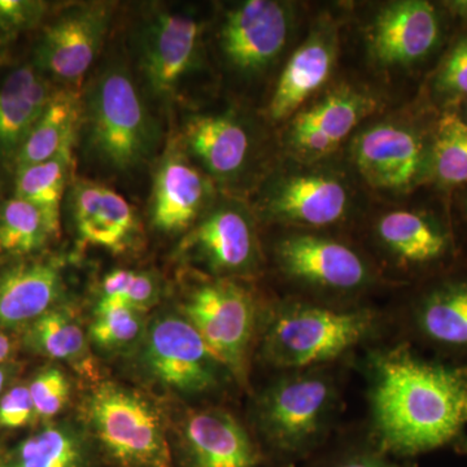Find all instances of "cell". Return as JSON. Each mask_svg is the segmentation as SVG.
<instances>
[{"label": "cell", "mask_w": 467, "mask_h": 467, "mask_svg": "<svg viewBox=\"0 0 467 467\" xmlns=\"http://www.w3.org/2000/svg\"><path fill=\"white\" fill-rule=\"evenodd\" d=\"M182 142L189 155L221 180L238 174L251 150L247 129L229 113L192 117L184 126Z\"/></svg>", "instance_id": "cell-25"}, {"label": "cell", "mask_w": 467, "mask_h": 467, "mask_svg": "<svg viewBox=\"0 0 467 467\" xmlns=\"http://www.w3.org/2000/svg\"><path fill=\"white\" fill-rule=\"evenodd\" d=\"M69 204L81 244L116 254L133 250L137 244L140 218L133 205L115 190L92 181H76Z\"/></svg>", "instance_id": "cell-13"}, {"label": "cell", "mask_w": 467, "mask_h": 467, "mask_svg": "<svg viewBox=\"0 0 467 467\" xmlns=\"http://www.w3.org/2000/svg\"><path fill=\"white\" fill-rule=\"evenodd\" d=\"M182 312L214 358L243 382L256 319L251 295L232 281L214 279L190 292Z\"/></svg>", "instance_id": "cell-6"}, {"label": "cell", "mask_w": 467, "mask_h": 467, "mask_svg": "<svg viewBox=\"0 0 467 467\" xmlns=\"http://www.w3.org/2000/svg\"><path fill=\"white\" fill-rule=\"evenodd\" d=\"M466 110H467V106H466Z\"/></svg>", "instance_id": "cell-41"}, {"label": "cell", "mask_w": 467, "mask_h": 467, "mask_svg": "<svg viewBox=\"0 0 467 467\" xmlns=\"http://www.w3.org/2000/svg\"><path fill=\"white\" fill-rule=\"evenodd\" d=\"M436 88L445 97L467 99V38L457 43L441 64Z\"/></svg>", "instance_id": "cell-37"}, {"label": "cell", "mask_w": 467, "mask_h": 467, "mask_svg": "<svg viewBox=\"0 0 467 467\" xmlns=\"http://www.w3.org/2000/svg\"><path fill=\"white\" fill-rule=\"evenodd\" d=\"M143 330V312L121 301L100 299L88 334L98 347L113 350L133 346Z\"/></svg>", "instance_id": "cell-32"}, {"label": "cell", "mask_w": 467, "mask_h": 467, "mask_svg": "<svg viewBox=\"0 0 467 467\" xmlns=\"http://www.w3.org/2000/svg\"><path fill=\"white\" fill-rule=\"evenodd\" d=\"M85 119L92 152L107 167L133 171L152 156L160 131L133 77L112 66L88 88Z\"/></svg>", "instance_id": "cell-2"}, {"label": "cell", "mask_w": 467, "mask_h": 467, "mask_svg": "<svg viewBox=\"0 0 467 467\" xmlns=\"http://www.w3.org/2000/svg\"><path fill=\"white\" fill-rule=\"evenodd\" d=\"M373 313L294 306L279 310L267 325L263 355L269 364L304 370L334 361L367 339Z\"/></svg>", "instance_id": "cell-3"}, {"label": "cell", "mask_w": 467, "mask_h": 467, "mask_svg": "<svg viewBox=\"0 0 467 467\" xmlns=\"http://www.w3.org/2000/svg\"><path fill=\"white\" fill-rule=\"evenodd\" d=\"M143 359L150 376L162 386L186 395L216 387L220 368H225L195 327L178 316H164L150 326Z\"/></svg>", "instance_id": "cell-7"}, {"label": "cell", "mask_w": 467, "mask_h": 467, "mask_svg": "<svg viewBox=\"0 0 467 467\" xmlns=\"http://www.w3.org/2000/svg\"><path fill=\"white\" fill-rule=\"evenodd\" d=\"M192 467H254L257 454L244 427L226 411L204 409L190 414L182 429Z\"/></svg>", "instance_id": "cell-22"}, {"label": "cell", "mask_w": 467, "mask_h": 467, "mask_svg": "<svg viewBox=\"0 0 467 467\" xmlns=\"http://www.w3.org/2000/svg\"><path fill=\"white\" fill-rule=\"evenodd\" d=\"M86 420L104 450L124 467H171L158 411L131 389L98 386L85 405Z\"/></svg>", "instance_id": "cell-4"}, {"label": "cell", "mask_w": 467, "mask_h": 467, "mask_svg": "<svg viewBox=\"0 0 467 467\" xmlns=\"http://www.w3.org/2000/svg\"><path fill=\"white\" fill-rule=\"evenodd\" d=\"M337 57L335 27L321 23L285 64L267 109L270 119L282 121L294 115L301 104L327 81Z\"/></svg>", "instance_id": "cell-20"}, {"label": "cell", "mask_w": 467, "mask_h": 467, "mask_svg": "<svg viewBox=\"0 0 467 467\" xmlns=\"http://www.w3.org/2000/svg\"><path fill=\"white\" fill-rule=\"evenodd\" d=\"M411 324L448 362L467 365V275H448L426 288L414 304Z\"/></svg>", "instance_id": "cell-17"}, {"label": "cell", "mask_w": 467, "mask_h": 467, "mask_svg": "<svg viewBox=\"0 0 467 467\" xmlns=\"http://www.w3.org/2000/svg\"><path fill=\"white\" fill-rule=\"evenodd\" d=\"M377 235L383 247L404 265L431 269L453 259L450 233L432 218L417 212L384 214L378 223Z\"/></svg>", "instance_id": "cell-24"}, {"label": "cell", "mask_w": 467, "mask_h": 467, "mask_svg": "<svg viewBox=\"0 0 467 467\" xmlns=\"http://www.w3.org/2000/svg\"><path fill=\"white\" fill-rule=\"evenodd\" d=\"M290 30L285 3L248 0L226 15L220 42L230 66L244 75L260 72L284 50Z\"/></svg>", "instance_id": "cell-10"}, {"label": "cell", "mask_w": 467, "mask_h": 467, "mask_svg": "<svg viewBox=\"0 0 467 467\" xmlns=\"http://www.w3.org/2000/svg\"><path fill=\"white\" fill-rule=\"evenodd\" d=\"M63 290L57 263L26 261L0 273V331L27 327L55 308Z\"/></svg>", "instance_id": "cell-21"}, {"label": "cell", "mask_w": 467, "mask_h": 467, "mask_svg": "<svg viewBox=\"0 0 467 467\" xmlns=\"http://www.w3.org/2000/svg\"><path fill=\"white\" fill-rule=\"evenodd\" d=\"M333 380L315 370H299L281 378L264 392L259 420L276 450L300 453L316 442L333 410Z\"/></svg>", "instance_id": "cell-5"}, {"label": "cell", "mask_w": 467, "mask_h": 467, "mask_svg": "<svg viewBox=\"0 0 467 467\" xmlns=\"http://www.w3.org/2000/svg\"><path fill=\"white\" fill-rule=\"evenodd\" d=\"M376 109L377 101L370 95L340 88L295 116L288 130V146L297 158L309 161L324 158Z\"/></svg>", "instance_id": "cell-14"}, {"label": "cell", "mask_w": 467, "mask_h": 467, "mask_svg": "<svg viewBox=\"0 0 467 467\" xmlns=\"http://www.w3.org/2000/svg\"><path fill=\"white\" fill-rule=\"evenodd\" d=\"M370 411L380 450L418 456L460 442L467 427V365L386 350L371 365Z\"/></svg>", "instance_id": "cell-1"}, {"label": "cell", "mask_w": 467, "mask_h": 467, "mask_svg": "<svg viewBox=\"0 0 467 467\" xmlns=\"http://www.w3.org/2000/svg\"><path fill=\"white\" fill-rule=\"evenodd\" d=\"M24 343L36 355L67 362L81 373L92 371L84 331L67 309L55 306L27 326Z\"/></svg>", "instance_id": "cell-27"}, {"label": "cell", "mask_w": 467, "mask_h": 467, "mask_svg": "<svg viewBox=\"0 0 467 467\" xmlns=\"http://www.w3.org/2000/svg\"><path fill=\"white\" fill-rule=\"evenodd\" d=\"M16 350V343L12 339L11 335L0 331V365L5 364Z\"/></svg>", "instance_id": "cell-40"}, {"label": "cell", "mask_w": 467, "mask_h": 467, "mask_svg": "<svg viewBox=\"0 0 467 467\" xmlns=\"http://www.w3.org/2000/svg\"><path fill=\"white\" fill-rule=\"evenodd\" d=\"M160 284L155 275L135 270H113L101 282L100 299L121 301L146 312L158 303Z\"/></svg>", "instance_id": "cell-33"}, {"label": "cell", "mask_w": 467, "mask_h": 467, "mask_svg": "<svg viewBox=\"0 0 467 467\" xmlns=\"http://www.w3.org/2000/svg\"><path fill=\"white\" fill-rule=\"evenodd\" d=\"M348 205V192L342 181L328 174H297L272 187L264 201V212L279 223L324 227L342 220Z\"/></svg>", "instance_id": "cell-19"}, {"label": "cell", "mask_w": 467, "mask_h": 467, "mask_svg": "<svg viewBox=\"0 0 467 467\" xmlns=\"http://www.w3.org/2000/svg\"><path fill=\"white\" fill-rule=\"evenodd\" d=\"M353 156L371 187L405 192L420 182L430 156L422 140L405 126L379 124L358 135Z\"/></svg>", "instance_id": "cell-11"}, {"label": "cell", "mask_w": 467, "mask_h": 467, "mask_svg": "<svg viewBox=\"0 0 467 467\" xmlns=\"http://www.w3.org/2000/svg\"><path fill=\"white\" fill-rule=\"evenodd\" d=\"M82 117L78 92L57 90L15 159V169L38 164L75 146Z\"/></svg>", "instance_id": "cell-26"}, {"label": "cell", "mask_w": 467, "mask_h": 467, "mask_svg": "<svg viewBox=\"0 0 467 467\" xmlns=\"http://www.w3.org/2000/svg\"><path fill=\"white\" fill-rule=\"evenodd\" d=\"M110 18L112 5L109 3H84L67 8L43 29L34 66L46 76L78 84L99 55Z\"/></svg>", "instance_id": "cell-8"}, {"label": "cell", "mask_w": 467, "mask_h": 467, "mask_svg": "<svg viewBox=\"0 0 467 467\" xmlns=\"http://www.w3.org/2000/svg\"><path fill=\"white\" fill-rule=\"evenodd\" d=\"M439 36L435 8L420 0H402L378 12L368 32V47L383 66H409L434 50Z\"/></svg>", "instance_id": "cell-15"}, {"label": "cell", "mask_w": 467, "mask_h": 467, "mask_svg": "<svg viewBox=\"0 0 467 467\" xmlns=\"http://www.w3.org/2000/svg\"><path fill=\"white\" fill-rule=\"evenodd\" d=\"M58 230L41 209L14 196L0 205V254L26 256L42 250Z\"/></svg>", "instance_id": "cell-29"}, {"label": "cell", "mask_w": 467, "mask_h": 467, "mask_svg": "<svg viewBox=\"0 0 467 467\" xmlns=\"http://www.w3.org/2000/svg\"><path fill=\"white\" fill-rule=\"evenodd\" d=\"M84 454L77 436L63 426H46L20 442L0 467H82Z\"/></svg>", "instance_id": "cell-30"}, {"label": "cell", "mask_w": 467, "mask_h": 467, "mask_svg": "<svg viewBox=\"0 0 467 467\" xmlns=\"http://www.w3.org/2000/svg\"><path fill=\"white\" fill-rule=\"evenodd\" d=\"M184 247L216 275H243L256 266V234L247 212L236 204L220 205L209 212Z\"/></svg>", "instance_id": "cell-16"}, {"label": "cell", "mask_w": 467, "mask_h": 467, "mask_svg": "<svg viewBox=\"0 0 467 467\" xmlns=\"http://www.w3.org/2000/svg\"><path fill=\"white\" fill-rule=\"evenodd\" d=\"M73 149L75 146L67 147L55 158L17 168L15 178V196L41 209L58 232L61 202L75 161Z\"/></svg>", "instance_id": "cell-28"}, {"label": "cell", "mask_w": 467, "mask_h": 467, "mask_svg": "<svg viewBox=\"0 0 467 467\" xmlns=\"http://www.w3.org/2000/svg\"><path fill=\"white\" fill-rule=\"evenodd\" d=\"M47 76L34 64L18 67L0 84V159L14 164L54 97Z\"/></svg>", "instance_id": "cell-23"}, {"label": "cell", "mask_w": 467, "mask_h": 467, "mask_svg": "<svg viewBox=\"0 0 467 467\" xmlns=\"http://www.w3.org/2000/svg\"><path fill=\"white\" fill-rule=\"evenodd\" d=\"M18 368H20L18 365L11 361L0 365V398H2L3 393L7 391L8 384L16 376Z\"/></svg>", "instance_id": "cell-39"}, {"label": "cell", "mask_w": 467, "mask_h": 467, "mask_svg": "<svg viewBox=\"0 0 467 467\" xmlns=\"http://www.w3.org/2000/svg\"><path fill=\"white\" fill-rule=\"evenodd\" d=\"M430 169L442 186L467 183V121L445 113L436 126Z\"/></svg>", "instance_id": "cell-31"}, {"label": "cell", "mask_w": 467, "mask_h": 467, "mask_svg": "<svg viewBox=\"0 0 467 467\" xmlns=\"http://www.w3.org/2000/svg\"><path fill=\"white\" fill-rule=\"evenodd\" d=\"M47 8L38 0H0V36H16L38 26Z\"/></svg>", "instance_id": "cell-35"}, {"label": "cell", "mask_w": 467, "mask_h": 467, "mask_svg": "<svg viewBox=\"0 0 467 467\" xmlns=\"http://www.w3.org/2000/svg\"><path fill=\"white\" fill-rule=\"evenodd\" d=\"M36 422L29 384H15L0 398V429H23Z\"/></svg>", "instance_id": "cell-36"}, {"label": "cell", "mask_w": 467, "mask_h": 467, "mask_svg": "<svg viewBox=\"0 0 467 467\" xmlns=\"http://www.w3.org/2000/svg\"><path fill=\"white\" fill-rule=\"evenodd\" d=\"M334 467H401L393 465L382 459V457L371 456V454H353V456L347 457Z\"/></svg>", "instance_id": "cell-38"}, {"label": "cell", "mask_w": 467, "mask_h": 467, "mask_svg": "<svg viewBox=\"0 0 467 467\" xmlns=\"http://www.w3.org/2000/svg\"><path fill=\"white\" fill-rule=\"evenodd\" d=\"M201 24L181 12H159L140 33V69L150 92L162 100L174 97L192 72L201 51Z\"/></svg>", "instance_id": "cell-9"}, {"label": "cell", "mask_w": 467, "mask_h": 467, "mask_svg": "<svg viewBox=\"0 0 467 467\" xmlns=\"http://www.w3.org/2000/svg\"><path fill=\"white\" fill-rule=\"evenodd\" d=\"M36 420L57 417L69 401L70 384L66 374L57 368H46L29 383Z\"/></svg>", "instance_id": "cell-34"}, {"label": "cell", "mask_w": 467, "mask_h": 467, "mask_svg": "<svg viewBox=\"0 0 467 467\" xmlns=\"http://www.w3.org/2000/svg\"><path fill=\"white\" fill-rule=\"evenodd\" d=\"M276 259L290 278L325 290H358L368 281L358 252L324 236H287L276 245Z\"/></svg>", "instance_id": "cell-12"}, {"label": "cell", "mask_w": 467, "mask_h": 467, "mask_svg": "<svg viewBox=\"0 0 467 467\" xmlns=\"http://www.w3.org/2000/svg\"><path fill=\"white\" fill-rule=\"evenodd\" d=\"M180 147H171L153 175L150 223L162 233L189 229L212 195L207 177L193 167Z\"/></svg>", "instance_id": "cell-18"}]
</instances>
